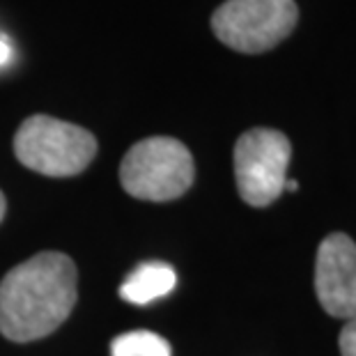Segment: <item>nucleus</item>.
<instances>
[{
    "label": "nucleus",
    "mask_w": 356,
    "mask_h": 356,
    "mask_svg": "<svg viewBox=\"0 0 356 356\" xmlns=\"http://www.w3.org/2000/svg\"><path fill=\"white\" fill-rule=\"evenodd\" d=\"M76 304V264L47 251L17 264L0 283V333L30 343L56 331Z\"/></svg>",
    "instance_id": "nucleus-1"
},
{
    "label": "nucleus",
    "mask_w": 356,
    "mask_h": 356,
    "mask_svg": "<svg viewBox=\"0 0 356 356\" xmlns=\"http://www.w3.org/2000/svg\"><path fill=\"white\" fill-rule=\"evenodd\" d=\"M338 345L343 356H356V317L354 320H347L343 331H340Z\"/></svg>",
    "instance_id": "nucleus-9"
},
{
    "label": "nucleus",
    "mask_w": 356,
    "mask_h": 356,
    "mask_svg": "<svg viewBox=\"0 0 356 356\" xmlns=\"http://www.w3.org/2000/svg\"><path fill=\"white\" fill-rule=\"evenodd\" d=\"M195 165L184 143L170 136H152L129 149L120 165L124 191L138 200L168 202L193 184Z\"/></svg>",
    "instance_id": "nucleus-2"
},
{
    "label": "nucleus",
    "mask_w": 356,
    "mask_h": 356,
    "mask_svg": "<svg viewBox=\"0 0 356 356\" xmlns=\"http://www.w3.org/2000/svg\"><path fill=\"white\" fill-rule=\"evenodd\" d=\"M111 356H170V345L152 331H131L113 340Z\"/></svg>",
    "instance_id": "nucleus-8"
},
{
    "label": "nucleus",
    "mask_w": 356,
    "mask_h": 356,
    "mask_svg": "<svg viewBox=\"0 0 356 356\" xmlns=\"http://www.w3.org/2000/svg\"><path fill=\"white\" fill-rule=\"evenodd\" d=\"M5 207H7V204H5V195L0 193V221H3V216H5Z\"/></svg>",
    "instance_id": "nucleus-12"
},
{
    "label": "nucleus",
    "mask_w": 356,
    "mask_h": 356,
    "mask_svg": "<svg viewBox=\"0 0 356 356\" xmlns=\"http://www.w3.org/2000/svg\"><path fill=\"white\" fill-rule=\"evenodd\" d=\"M299 21L294 0H225L211 14V30L239 53H264L278 47Z\"/></svg>",
    "instance_id": "nucleus-4"
},
{
    "label": "nucleus",
    "mask_w": 356,
    "mask_h": 356,
    "mask_svg": "<svg viewBox=\"0 0 356 356\" xmlns=\"http://www.w3.org/2000/svg\"><path fill=\"white\" fill-rule=\"evenodd\" d=\"M315 292L331 317H356V244L343 232H333L317 248Z\"/></svg>",
    "instance_id": "nucleus-6"
},
{
    "label": "nucleus",
    "mask_w": 356,
    "mask_h": 356,
    "mask_svg": "<svg viewBox=\"0 0 356 356\" xmlns=\"http://www.w3.org/2000/svg\"><path fill=\"white\" fill-rule=\"evenodd\" d=\"M177 283V276L172 267L163 262H147L140 264L127 276V280L120 287V297L127 299L129 304H149L154 299L165 297Z\"/></svg>",
    "instance_id": "nucleus-7"
},
{
    "label": "nucleus",
    "mask_w": 356,
    "mask_h": 356,
    "mask_svg": "<svg viewBox=\"0 0 356 356\" xmlns=\"http://www.w3.org/2000/svg\"><path fill=\"white\" fill-rule=\"evenodd\" d=\"M285 188H287V191H297V188H299V181H294V179H285Z\"/></svg>",
    "instance_id": "nucleus-11"
},
{
    "label": "nucleus",
    "mask_w": 356,
    "mask_h": 356,
    "mask_svg": "<svg viewBox=\"0 0 356 356\" xmlns=\"http://www.w3.org/2000/svg\"><path fill=\"white\" fill-rule=\"evenodd\" d=\"M14 154L26 168L49 177H72L97 154L95 136L51 115H30L14 136Z\"/></svg>",
    "instance_id": "nucleus-3"
},
{
    "label": "nucleus",
    "mask_w": 356,
    "mask_h": 356,
    "mask_svg": "<svg viewBox=\"0 0 356 356\" xmlns=\"http://www.w3.org/2000/svg\"><path fill=\"white\" fill-rule=\"evenodd\" d=\"M292 145L276 129H251L234 145V179L241 200L267 207L285 191Z\"/></svg>",
    "instance_id": "nucleus-5"
},
{
    "label": "nucleus",
    "mask_w": 356,
    "mask_h": 356,
    "mask_svg": "<svg viewBox=\"0 0 356 356\" xmlns=\"http://www.w3.org/2000/svg\"><path fill=\"white\" fill-rule=\"evenodd\" d=\"M10 58H12V49H10V44H7L3 37H0V65H5V63H10Z\"/></svg>",
    "instance_id": "nucleus-10"
}]
</instances>
